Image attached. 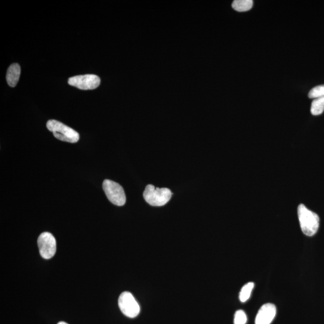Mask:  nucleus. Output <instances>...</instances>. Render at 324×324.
Returning a JSON list of instances; mask_svg holds the SVG:
<instances>
[{"instance_id": "nucleus-15", "label": "nucleus", "mask_w": 324, "mask_h": 324, "mask_svg": "<svg viewBox=\"0 0 324 324\" xmlns=\"http://www.w3.org/2000/svg\"><path fill=\"white\" fill-rule=\"evenodd\" d=\"M57 324H68V323L65 322H58Z\"/></svg>"}, {"instance_id": "nucleus-7", "label": "nucleus", "mask_w": 324, "mask_h": 324, "mask_svg": "<svg viewBox=\"0 0 324 324\" xmlns=\"http://www.w3.org/2000/svg\"><path fill=\"white\" fill-rule=\"evenodd\" d=\"M68 84L82 90H90L100 85V79L98 76L92 74L79 75L70 78Z\"/></svg>"}, {"instance_id": "nucleus-1", "label": "nucleus", "mask_w": 324, "mask_h": 324, "mask_svg": "<svg viewBox=\"0 0 324 324\" xmlns=\"http://www.w3.org/2000/svg\"><path fill=\"white\" fill-rule=\"evenodd\" d=\"M298 217L302 233L305 236L311 237L319 229V218L315 212L310 210L304 204L299 205Z\"/></svg>"}, {"instance_id": "nucleus-9", "label": "nucleus", "mask_w": 324, "mask_h": 324, "mask_svg": "<svg viewBox=\"0 0 324 324\" xmlns=\"http://www.w3.org/2000/svg\"><path fill=\"white\" fill-rule=\"evenodd\" d=\"M21 75V67L19 64L15 63L9 67L6 75L8 84L12 87H14L18 84Z\"/></svg>"}, {"instance_id": "nucleus-12", "label": "nucleus", "mask_w": 324, "mask_h": 324, "mask_svg": "<svg viewBox=\"0 0 324 324\" xmlns=\"http://www.w3.org/2000/svg\"><path fill=\"white\" fill-rule=\"evenodd\" d=\"M255 284L254 282H249L244 286L240 293V300L243 302H246L251 297Z\"/></svg>"}, {"instance_id": "nucleus-10", "label": "nucleus", "mask_w": 324, "mask_h": 324, "mask_svg": "<svg viewBox=\"0 0 324 324\" xmlns=\"http://www.w3.org/2000/svg\"><path fill=\"white\" fill-rule=\"evenodd\" d=\"M254 5L252 0H235L232 4L234 10L240 12H247L251 10Z\"/></svg>"}, {"instance_id": "nucleus-13", "label": "nucleus", "mask_w": 324, "mask_h": 324, "mask_svg": "<svg viewBox=\"0 0 324 324\" xmlns=\"http://www.w3.org/2000/svg\"><path fill=\"white\" fill-rule=\"evenodd\" d=\"M308 97L310 98H317L324 97V85L315 86L311 89L308 93Z\"/></svg>"}, {"instance_id": "nucleus-5", "label": "nucleus", "mask_w": 324, "mask_h": 324, "mask_svg": "<svg viewBox=\"0 0 324 324\" xmlns=\"http://www.w3.org/2000/svg\"><path fill=\"white\" fill-rule=\"evenodd\" d=\"M119 305L122 312L131 318H134L140 314V305L131 292H124L120 295Z\"/></svg>"}, {"instance_id": "nucleus-2", "label": "nucleus", "mask_w": 324, "mask_h": 324, "mask_svg": "<svg viewBox=\"0 0 324 324\" xmlns=\"http://www.w3.org/2000/svg\"><path fill=\"white\" fill-rule=\"evenodd\" d=\"M46 127L49 131L53 133L55 138L60 141L70 143H76L79 140L78 132L57 120H49Z\"/></svg>"}, {"instance_id": "nucleus-11", "label": "nucleus", "mask_w": 324, "mask_h": 324, "mask_svg": "<svg viewBox=\"0 0 324 324\" xmlns=\"http://www.w3.org/2000/svg\"><path fill=\"white\" fill-rule=\"evenodd\" d=\"M310 111L313 116H319L324 111V97L314 98L311 102Z\"/></svg>"}, {"instance_id": "nucleus-8", "label": "nucleus", "mask_w": 324, "mask_h": 324, "mask_svg": "<svg viewBox=\"0 0 324 324\" xmlns=\"http://www.w3.org/2000/svg\"><path fill=\"white\" fill-rule=\"evenodd\" d=\"M276 314V305L267 303L262 305L258 311L255 319V324H270Z\"/></svg>"}, {"instance_id": "nucleus-4", "label": "nucleus", "mask_w": 324, "mask_h": 324, "mask_svg": "<svg viewBox=\"0 0 324 324\" xmlns=\"http://www.w3.org/2000/svg\"><path fill=\"white\" fill-rule=\"evenodd\" d=\"M103 189L107 199L111 203L117 206L125 204L126 197L122 186L116 182L105 180L103 183Z\"/></svg>"}, {"instance_id": "nucleus-3", "label": "nucleus", "mask_w": 324, "mask_h": 324, "mask_svg": "<svg viewBox=\"0 0 324 324\" xmlns=\"http://www.w3.org/2000/svg\"><path fill=\"white\" fill-rule=\"evenodd\" d=\"M172 194L171 191L168 188H156L153 185L149 184L146 187L143 196L150 205L160 206L165 205L169 202Z\"/></svg>"}, {"instance_id": "nucleus-6", "label": "nucleus", "mask_w": 324, "mask_h": 324, "mask_svg": "<svg viewBox=\"0 0 324 324\" xmlns=\"http://www.w3.org/2000/svg\"><path fill=\"white\" fill-rule=\"evenodd\" d=\"M38 245L40 255L44 259H51L56 253V240L51 233L48 232L42 233L38 238Z\"/></svg>"}, {"instance_id": "nucleus-14", "label": "nucleus", "mask_w": 324, "mask_h": 324, "mask_svg": "<svg viewBox=\"0 0 324 324\" xmlns=\"http://www.w3.org/2000/svg\"><path fill=\"white\" fill-rule=\"evenodd\" d=\"M247 322L246 314L243 310H237L234 316V324H246Z\"/></svg>"}]
</instances>
